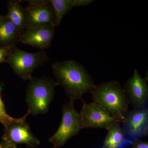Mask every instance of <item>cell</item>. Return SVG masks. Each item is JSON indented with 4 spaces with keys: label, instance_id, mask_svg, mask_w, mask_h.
Instances as JSON below:
<instances>
[{
    "label": "cell",
    "instance_id": "ffe728a7",
    "mask_svg": "<svg viewBox=\"0 0 148 148\" xmlns=\"http://www.w3.org/2000/svg\"><path fill=\"white\" fill-rule=\"evenodd\" d=\"M94 1L92 0H75L74 7H84L89 5Z\"/></svg>",
    "mask_w": 148,
    "mask_h": 148
},
{
    "label": "cell",
    "instance_id": "2e32d148",
    "mask_svg": "<svg viewBox=\"0 0 148 148\" xmlns=\"http://www.w3.org/2000/svg\"><path fill=\"white\" fill-rule=\"evenodd\" d=\"M2 87L0 86V123L5 127L13 122L20 121L23 119V116L19 118H14L9 115L7 113L4 104L1 98Z\"/></svg>",
    "mask_w": 148,
    "mask_h": 148
},
{
    "label": "cell",
    "instance_id": "277c9868",
    "mask_svg": "<svg viewBox=\"0 0 148 148\" xmlns=\"http://www.w3.org/2000/svg\"><path fill=\"white\" fill-rule=\"evenodd\" d=\"M48 60L44 51L31 53L21 50L14 45L9 54L7 64L16 75L24 81H29L33 78L32 74L35 69Z\"/></svg>",
    "mask_w": 148,
    "mask_h": 148
},
{
    "label": "cell",
    "instance_id": "7c38bea8",
    "mask_svg": "<svg viewBox=\"0 0 148 148\" xmlns=\"http://www.w3.org/2000/svg\"><path fill=\"white\" fill-rule=\"evenodd\" d=\"M21 34L27 29L25 8L21 6V1L12 0L8 3V13L5 16Z\"/></svg>",
    "mask_w": 148,
    "mask_h": 148
},
{
    "label": "cell",
    "instance_id": "6da1fadb",
    "mask_svg": "<svg viewBox=\"0 0 148 148\" xmlns=\"http://www.w3.org/2000/svg\"><path fill=\"white\" fill-rule=\"evenodd\" d=\"M52 69L56 82L64 89L70 101H83L84 95L90 93L96 86L86 69L74 60L56 62L52 64Z\"/></svg>",
    "mask_w": 148,
    "mask_h": 148
},
{
    "label": "cell",
    "instance_id": "5b68a950",
    "mask_svg": "<svg viewBox=\"0 0 148 148\" xmlns=\"http://www.w3.org/2000/svg\"><path fill=\"white\" fill-rule=\"evenodd\" d=\"M74 102L70 101L62 107V119L56 132L48 140L53 148L61 147L82 130L80 116L75 108Z\"/></svg>",
    "mask_w": 148,
    "mask_h": 148
},
{
    "label": "cell",
    "instance_id": "8fae6325",
    "mask_svg": "<svg viewBox=\"0 0 148 148\" xmlns=\"http://www.w3.org/2000/svg\"><path fill=\"white\" fill-rule=\"evenodd\" d=\"M55 31V27L51 25L29 27L21 34L19 42L37 48L45 49L51 45Z\"/></svg>",
    "mask_w": 148,
    "mask_h": 148
},
{
    "label": "cell",
    "instance_id": "9a60e30c",
    "mask_svg": "<svg viewBox=\"0 0 148 148\" xmlns=\"http://www.w3.org/2000/svg\"><path fill=\"white\" fill-rule=\"evenodd\" d=\"M53 7L57 26H59L64 16L75 7V0H49Z\"/></svg>",
    "mask_w": 148,
    "mask_h": 148
},
{
    "label": "cell",
    "instance_id": "52a82bcc",
    "mask_svg": "<svg viewBox=\"0 0 148 148\" xmlns=\"http://www.w3.org/2000/svg\"><path fill=\"white\" fill-rule=\"evenodd\" d=\"M25 8L27 29L43 25L57 26L53 7L49 0L26 1Z\"/></svg>",
    "mask_w": 148,
    "mask_h": 148
},
{
    "label": "cell",
    "instance_id": "30bf717a",
    "mask_svg": "<svg viewBox=\"0 0 148 148\" xmlns=\"http://www.w3.org/2000/svg\"><path fill=\"white\" fill-rule=\"evenodd\" d=\"M147 79L144 78L135 70L123 88L129 105L134 108L147 107L148 100Z\"/></svg>",
    "mask_w": 148,
    "mask_h": 148
},
{
    "label": "cell",
    "instance_id": "8992f818",
    "mask_svg": "<svg viewBox=\"0 0 148 148\" xmlns=\"http://www.w3.org/2000/svg\"><path fill=\"white\" fill-rule=\"evenodd\" d=\"M82 101L83 105L79 113L82 129L101 128L108 130L115 123H121L97 103Z\"/></svg>",
    "mask_w": 148,
    "mask_h": 148
},
{
    "label": "cell",
    "instance_id": "7a4b0ae2",
    "mask_svg": "<svg viewBox=\"0 0 148 148\" xmlns=\"http://www.w3.org/2000/svg\"><path fill=\"white\" fill-rule=\"evenodd\" d=\"M93 102L105 109L121 123L129 103L121 84L117 81L103 82L96 86L91 91Z\"/></svg>",
    "mask_w": 148,
    "mask_h": 148
},
{
    "label": "cell",
    "instance_id": "d6986e66",
    "mask_svg": "<svg viewBox=\"0 0 148 148\" xmlns=\"http://www.w3.org/2000/svg\"><path fill=\"white\" fill-rule=\"evenodd\" d=\"M0 148H18L16 145L8 140L1 138L0 142Z\"/></svg>",
    "mask_w": 148,
    "mask_h": 148
},
{
    "label": "cell",
    "instance_id": "5bb4252c",
    "mask_svg": "<svg viewBox=\"0 0 148 148\" xmlns=\"http://www.w3.org/2000/svg\"><path fill=\"white\" fill-rule=\"evenodd\" d=\"M121 124V123H116L108 130L103 148H120L126 142Z\"/></svg>",
    "mask_w": 148,
    "mask_h": 148
},
{
    "label": "cell",
    "instance_id": "e0dca14e",
    "mask_svg": "<svg viewBox=\"0 0 148 148\" xmlns=\"http://www.w3.org/2000/svg\"><path fill=\"white\" fill-rule=\"evenodd\" d=\"M14 45L3 46L0 47V64H7V58L11 49Z\"/></svg>",
    "mask_w": 148,
    "mask_h": 148
},
{
    "label": "cell",
    "instance_id": "4fadbf2b",
    "mask_svg": "<svg viewBox=\"0 0 148 148\" xmlns=\"http://www.w3.org/2000/svg\"><path fill=\"white\" fill-rule=\"evenodd\" d=\"M21 34L11 21L3 16L0 21V44L3 46L16 45L19 42Z\"/></svg>",
    "mask_w": 148,
    "mask_h": 148
},
{
    "label": "cell",
    "instance_id": "7402d4cb",
    "mask_svg": "<svg viewBox=\"0 0 148 148\" xmlns=\"http://www.w3.org/2000/svg\"><path fill=\"white\" fill-rule=\"evenodd\" d=\"M37 148V147H28V148Z\"/></svg>",
    "mask_w": 148,
    "mask_h": 148
},
{
    "label": "cell",
    "instance_id": "44dd1931",
    "mask_svg": "<svg viewBox=\"0 0 148 148\" xmlns=\"http://www.w3.org/2000/svg\"><path fill=\"white\" fill-rule=\"evenodd\" d=\"M3 16H2V15H0V21H1V20L2 19Z\"/></svg>",
    "mask_w": 148,
    "mask_h": 148
},
{
    "label": "cell",
    "instance_id": "9c48e42d",
    "mask_svg": "<svg viewBox=\"0 0 148 148\" xmlns=\"http://www.w3.org/2000/svg\"><path fill=\"white\" fill-rule=\"evenodd\" d=\"M29 112L20 121L13 122L4 127L1 138L15 145H26L29 147H37L40 141L32 132L28 123L26 122Z\"/></svg>",
    "mask_w": 148,
    "mask_h": 148
},
{
    "label": "cell",
    "instance_id": "ac0fdd59",
    "mask_svg": "<svg viewBox=\"0 0 148 148\" xmlns=\"http://www.w3.org/2000/svg\"><path fill=\"white\" fill-rule=\"evenodd\" d=\"M131 148H148V142L136 139L131 143Z\"/></svg>",
    "mask_w": 148,
    "mask_h": 148
},
{
    "label": "cell",
    "instance_id": "ba28073f",
    "mask_svg": "<svg viewBox=\"0 0 148 148\" xmlns=\"http://www.w3.org/2000/svg\"><path fill=\"white\" fill-rule=\"evenodd\" d=\"M121 123L125 135L134 139L148 135V109L147 107L127 110Z\"/></svg>",
    "mask_w": 148,
    "mask_h": 148
},
{
    "label": "cell",
    "instance_id": "3957f363",
    "mask_svg": "<svg viewBox=\"0 0 148 148\" xmlns=\"http://www.w3.org/2000/svg\"><path fill=\"white\" fill-rule=\"evenodd\" d=\"M58 86L56 81L48 77H35L29 81L26 102L30 114L36 116L47 113Z\"/></svg>",
    "mask_w": 148,
    "mask_h": 148
}]
</instances>
